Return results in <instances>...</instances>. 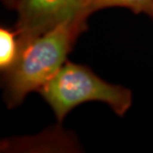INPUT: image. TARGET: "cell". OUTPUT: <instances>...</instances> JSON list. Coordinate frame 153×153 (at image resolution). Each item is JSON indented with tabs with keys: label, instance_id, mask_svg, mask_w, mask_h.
Segmentation results:
<instances>
[{
	"label": "cell",
	"instance_id": "7a4b0ae2",
	"mask_svg": "<svg viewBox=\"0 0 153 153\" xmlns=\"http://www.w3.org/2000/svg\"><path fill=\"white\" fill-rule=\"evenodd\" d=\"M38 91L59 121L84 102H103L119 116L132 105V94L127 88L103 81L87 67L68 61Z\"/></svg>",
	"mask_w": 153,
	"mask_h": 153
},
{
	"label": "cell",
	"instance_id": "6da1fadb",
	"mask_svg": "<svg viewBox=\"0 0 153 153\" xmlns=\"http://www.w3.org/2000/svg\"><path fill=\"white\" fill-rule=\"evenodd\" d=\"M87 19L65 21L42 35L20 44V54L5 79V100L15 106L53 78L67 62Z\"/></svg>",
	"mask_w": 153,
	"mask_h": 153
},
{
	"label": "cell",
	"instance_id": "277c9868",
	"mask_svg": "<svg viewBox=\"0 0 153 153\" xmlns=\"http://www.w3.org/2000/svg\"><path fill=\"white\" fill-rule=\"evenodd\" d=\"M20 41L16 31L0 29V69L7 72L14 65L20 54Z\"/></svg>",
	"mask_w": 153,
	"mask_h": 153
},
{
	"label": "cell",
	"instance_id": "5b68a950",
	"mask_svg": "<svg viewBox=\"0 0 153 153\" xmlns=\"http://www.w3.org/2000/svg\"><path fill=\"white\" fill-rule=\"evenodd\" d=\"M108 7H123L135 14L145 13L153 16V0H88L90 14Z\"/></svg>",
	"mask_w": 153,
	"mask_h": 153
},
{
	"label": "cell",
	"instance_id": "8992f818",
	"mask_svg": "<svg viewBox=\"0 0 153 153\" xmlns=\"http://www.w3.org/2000/svg\"><path fill=\"white\" fill-rule=\"evenodd\" d=\"M4 1L6 3H8V4H13V3H15L16 1H18V0H4Z\"/></svg>",
	"mask_w": 153,
	"mask_h": 153
},
{
	"label": "cell",
	"instance_id": "3957f363",
	"mask_svg": "<svg viewBox=\"0 0 153 153\" xmlns=\"http://www.w3.org/2000/svg\"><path fill=\"white\" fill-rule=\"evenodd\" d=\"M16 33L20 44L65 21L87 19L88 0H19Z\"/></svg>",
	"mask_w": 153,
	"mask_h": 153
}]
</instances>
